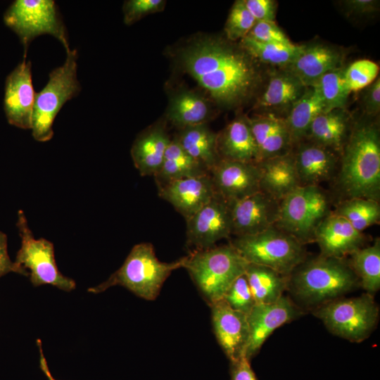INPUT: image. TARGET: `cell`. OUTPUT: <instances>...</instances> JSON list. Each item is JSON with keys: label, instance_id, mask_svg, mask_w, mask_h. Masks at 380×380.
<instances>
[{"label": "cell", "instance_id": "cell-1", "mask_svg": "<svg viewBox=\"0 0 380 380\" xmlns=\"http://www.w3.org/2000/svg\"><path fill=\"white\" fill-rule=\"evenodd\" d=\"M180 59L184 70L225 107L246 101L261 81L255 60L241 47L222 40H198L182 51Z\"/></svg>", "mask_w": 380, "mask_h": 380}, {"label": "cell", "instance_id": "cell-2", "mask_svg": "<svg viewBox=\"0 0 380 380\" xmlns=\"http://www.w3.org/2000/svg\"><path fill=\"white\" fill-rule=\"evenodd\" d=\"M337 185L346 198L375 201L380 196V132L376 122L351 126L341 154Z\"/></svg>", "mask_w": 380, "mask_h": 380}, {"label": "cell", "instance_id": "cell-3", "mask_svg": "<svg viewBox=\"0 0 380 380\" xmlns=\"http://www.w3.org/2000/svg\"><path fill=\"white\" fill-rule=\"evenodd\" d=\"M358 278L345 258L322 255L303 261L290 274L289 287L300 301L319 305L355 289Z\"/></svg>", "mask_w": 380, "mask_h": 380}, {"label": "cell", "instance_id": "cell-4", "mask_svg": "<svg viewBox=\"0 0 380 380\" xmlns=\"http://www.w3.org/2000/svg\"><path fill=\"white\" fill-rule=\"evenodd\" d=\"M186 256L172 262L160 261L150 243L133 246L122 265L105 281L88 289L101 293L113 286H121L147 300H155L172 271L184 267Z\"/></svg>", "mask_w": 380, "mask_h": 380}, {"label": "cell", "instance_id": "cell-5", "mask_svg": "<svg viewBox=\"0 0 380 380\" xmlns=\"http://www.w3.org/2000/svg\"><path fill=\"white\" fill-rule=\"evenodd\" d=\"M248 262L231 245L194 251L186 256L185 268L208 305L222 300L232 283L246 271Z\"/></svg>", "mask_w": 380, "mask_h": 380}, {"label": "cell", "instance_id": "cell-6", "mask_svg": "<svg viewBox=\"0 0 380 380\" xmlns=\"http://www.w3.org/2000/svg\"><path fill=\"white\" fill-rule=\"evenodd\" d=\"M78 53L77 49L66 53L64 63L53 69L44 88L35 94L32 134L40 142L49 141L53 135V123L63 106L81 91L77 77Z\"/></svg>", "mask_w": 380, "mask_h": 380}, {"label": "cell", "instance_id": "cell-7", "mask_svg": "<svg viewBox=\"0 0 380 380\" xmlns=\"http://www.w3.org/2000/svg\"><path fill=\"white\" fill-rule=\"evenodd\" d=\"M230 244L248 263L265 266L286 276L306 258L303 244L275 225L255 234L236 236Z\"/></svg>", "mask_w": 380, "mask_h": 380}, {"label": "cell", "instance_id": "cell-8", "mask_svg": "<svg viewBox=\"0 0 380 380\" xmlns=\"http://www.w3.org/2000/svg\"><path fill=\"white\" fill-rule=\"evenodd\" d=\"M330 199L319 186H299L279 202L278 228L300 243L315 241V233L330 213Z\"/></svg>", "mask_w": 380, "mask_h": 380}, {"label": "cell", "instance_id": "cell-9", "mask_svg": "<svg viewBox=\"0 0 380 380\" xmlns=\"http://www.w3.org/2000/svg\"><path fill=\"white\" fill-rule=\"evenodd\" d=\"M313 314L334 335L360 343L375 329L379 310L372 295L367 293L331 300L319 305Z\"/></svg>", "mask_w": 380, "mask_h": 380}, {"label": "cell", "instance_id": "cell-10", "mask_svg": "<svg viewBox=\"0 0 380 380\" xmlns=\"http://www.w3.org/2000/svg\"><path fill=\"white\" fill-rule=\"evenodd\" d=\"M4 20L18 36L25 56L30 44L42 34L56 38L66 53L70 50L67 30L53 0H15L5 12Z\"/></svg>", "mask_w": 380, "mask_h": 380}, {"label": "cell", "instance_id": "cell-11", "mask_svg": "<svg viewBox=\"0 0 380 380\" xmlns=\"http://www.w3.org/2000/svg\"><path fill=\"white\" fill-rule=\"evenodd\" d=\"M17 227L21 238V246L15 263L30 271V281L34 286L51 284L69 292L76 288L75 281L63 275L58 269L53 244L44 239H35L22 210L18 213Z\"/></svg>", "mask_w": 380, "mask_h": 380}, {"label": "cell", "instance_id": "cell-12", "mask_svg": "<svg viewBox=\"0 0 380 380\" xmlns=\"http://www.w3.org/2000/svg\"><path fill=\"white\" fill-rule=\"evenodd\" d=\"M186 221V243L194 251L215 246L232 234L228 203L217 194Z\"/></svg>", "mask_w": 380, "mask_h": 380}, {"label": "cell", "instance_id": "cell-13", "mask_svg": "<svg viewBox=\"0 0 380 380\" xmlns=\"http://www.w3.org/2000/svg\"><path fill=\"white\" fill-rule=\"evenodd\" d=\"M279 202L259 191L228 203L232 234L236 236L252 235L274 226L279 217Z\"/></svg>", "mask_w": 380, "mask_h": 380}, {"label": "cell", "instance_id": "cell-14", "mask_svg": "<svg viewBox=\"0 0 380 380\" xmlns=\"http://www.w3.org/2000/svg\"><path fill=\"white\" fill-rule=\"evenodd\" d=\"M301 313L296 305L284 296L272 303L255 304L247 315L249 340L245 357L251 361L276 329L297 318Z\"/></svg>", "mask_w": 380, "mask_h": 380}, {"label": "cell", "instance_id": "cell-15", "mask_svg": "<svg viewBox=\"0 0 380 380\" xmlns=\"http://www.w3.org/2000/svg\"><path fill=\"white\" fill-rule=\"evenodd\" d=\"M35 94L32 63L24 58L6 80L4 107L10 124L22 129H31Z\"/></svg>", "mask_w": 380, "mask_h": 380}, {"label": "cell", "instance_id": "cell-16", "mask_svg": "<svg viewBox=\"0 0 380 380\" xmlns=\"http://www.w3.org/2000/svg\"><path fill=\"white\" fill-rule=\"evenodd\" d=\"M210 175L216 194L227 203L260 191L258 163L221 159Z\"/></svg>", "mask_w": 380, "mask_h": 380}, {"label": "cell", "instance_id": "cell-17", "mask_svg": "<svg viewBox=\"0 0 380 380\" xmlns=\"http://www.w3.org/2000/svg\"><path fill=\"white\" fill-rule=\"evenodd\" d=\"M216 338L230 362L245 357L249 340L247 315L233 310L224 300L209 305Z\"/></svg>", "mask_w": 380, "mask_h": 380}, {"label": "cell", "instance_id": "cell-18", "mask_svg": "<svg viewBox=\"0 0 380 380\" xmlns=\"http://www.w3.org/2000/svg\"><path fill=\"white\" fill-rule=\"evenodd\" d=\"M158 189L160 197L170 203L186 220L216 194L210 174L177 179Z\"/></svg>", "mask_w": 380, "mask_h": 380}, {"label": "cell", "instance_id": "cell-19", "mask_svg": "<svg viewBox=\"0 0 380 380\" xmlns=\"http://www.w3.org/2000/svg\"><path fill=\"white\" fill-rule=\"evenodd\" d=\"M365 241L362 232L334 212L322 220L315 233L320 255L328 257L345 258L362 248Z\"/></svg>", "mask_w": 380, "mask_h": 380}, {"label": "cell", "instance_id": "cell-20", "mask_svg": "<svg viewBox=\"0 0 380 380\" xmlns=\"http://www.w3.org/2000/svg\"><path fill=\"white\" fill-rule=\"evenodd\" d=\"M344 53L323 43L305 44L302 52L286 68L306 87L313 86L324 75L343 67Z\"/></svg>", "mask_w": 380, "mask_h": 380}, {"label": "cell", "instance_id": "cell-21", "mask_svg": "<svg viewBox=\"0 0 380 380\" xmlns=\"http://www.w3.org/2000/svg\"><path fill=\"white\" fill-rule=\"evenodd\" d=\"M293 153L296 172L301 186H319L336 173L338 155L312 141L299 142Z\"/></svg>", "mask_w": 380, "mask_h": 380}, {"label": "cell", "instance_id": "cell-22", "mask_svg": "<svg viewBox=\"0 0 380 380\" xmlns=\"http://www.w3.org/2000/svg\"><path fill=\"white\" fill-rule=\"evenodd\" d=\"M248 120L260 162L292 152L294 144L284 118L265 113Z\"/></svg>", "mask_w": 380, "mask_h": 380}, {"label": "cell", "instance_id": "cell-23", "mask_svg": "<svg viewBox=\"0 0 380 380\" xmlns=\"http://www.w3.org/2000/svg\"><path fill=\"white\" fill-rule=\"evenodd\" d=\"M217 151L223 160L260 163L258 150L248 118H235L217 134Z\"/></svg>", "mask_w": 380, "mask_h": 380}, {"label": "cell", "instance_id": "cell-24", "mask_svg": "<svg viewBox=\"0 0 380 380\" xmlns=\"http://www.w3.org/2000/svg\"><path fill=\"white\" fill-rule=\"evenodd\" d=\"M258 165L260 170V191L279 201L300 186L293 152Z\"/></svg>", "mask_w": 380, "mask_h": 380}, {"label": "cell", "instance_id": "cell-25", "mask_svg": "<svg viewBox=\"0 0 380 380\" xmlns=\"http://www.w3.org/2000/svg\"><path fill=\"white\" fill-rule=\"evenodd\" d=\"M170 141L162 126L148 129L135 139L131 156L141 176L154 177L158 173Z\"/></svg>", "mask_w": 380, "mask_h": 380}, {"label": "cell", "instance_id": "cell-26", "mask_svg": "<svg viewBox=\"0 0 380 380\" xmlns=\"http://www.w3.org/2000/svg\"><path fill=\"white\" fill-rule=\"evenodd\" d=\"M350 127V116L345 109L322 112L313 120L306 138L341 156Z\"/></svg>", "mask_w": 380, "mask_h": 380}, {"label": "cell", "instance_id": "cell-27", "mask_svg": "<svg viewBox=\"0 0 380 380\" xmlns=\"http://www.w3.org/2000/svg\"><path fill=\"white\" fill-rule=\"evenodd\" d=\"M306 87L286 69L271 74L265 89L258 99L257 108L270 109L287 113L293 104L303 94Z\"/></svg>", "mask_w": 380, "mask_h": 380}, {"label": "cell", "instance_id": "cell-28", "mask_svg": "<svg viewBox=\"0 0 380 380\" xmlns=\"http://www.w3.org/2000/svg\"><path fill=\"white\" fill-rule=\"evenodd\" d=\"M177 139L184 150L209 173L221 160L217 151V134L206 124L182 129Z\"/></svg>", "mask_w": 380, "mask_h": 380}, {"label": "cell", "instance_id": "cell-29", "mask_svg": "<svg viewBox=\"0 0 380 380\" xmlns=\"http://www.w3.org/2000/svg\"><path fill=\"white\" fill-rule=\"evenodd\" d=\"M322 112L324 106L317 89L315 86L308 87L284 118L293 144L307 137L313 120Z\"/></svg>", "mask_w": 380, "mask_h": 380}, {"label": "cell", "instance_id": "cell-30", "mask_svg": "<svg viewBox=\"0 0 380 380\" xmlns=\"http://www.w3.org/2000/svg\"><path fill=\"white\" fill-rule=\"evenodd\" d=\"M210 174L182 147L177 138L171 139L163 163L154 176L158 188L169 182Z\"/></svg>", "mask_w": 380, "mask_h": 380}, {"label": "cell", "instance_id": "cell-31", "mask_svg": "<svg viewBox=\"0 0 380 380\" xmlns=\"http://www.w3.org/2000/svg\"><path fill=\"white\" fill-rule=\"evenodd\" d=\"M245 274L255 304L274 303L289 288V276L265 266L248 263Z\"/></svg>", "mask_w": 380, "mask_h": 380}, {"label": "cell", "instance_id": "cell-32", "mask_svg": "<svg viewBox=\"0 0 380 380\" xmlns=\"http://www.w3.org/2000/svg\"><path fill=\"white\" fill-rule=\"evenodd\" d=\"M210 116L208 102L191 91H184L174 96L167 111L169 120L181 129L206 124Z\"/></svg>", "mask_w": 380, "mask_h": 380}, {"label": "cell", "instance_id": "cell-33", "mask_svg": "<svg viewBox=\"0 0 380 380\" xmlns=\"http://www.w3.org/2000/svg\"><path fill=\"white\" fill-rule=\"evenodd\" d=\"M305 44H268L248 36L241 39V47L254 60L283 69L302 52Z\"/></svg>", "mask_w": 380, "mask_h": 380}, {"label": "cell", "instance_id": "cell-34", "mask_svg": "<svg viewBox=\"0 0 380 380\" xmlns=\"http://www.w3.org/2000/svg\"><path fill=\"white\" fill-rule=\"evenodd\" d=\"M359 280L360 285L372 294L380 289V241L377 238L372 245L362 247L350 255L348 260Z\"/></svg>", "mask_w": 380, "mask_h": 380}, {"label": "cell", "instance_id": "cell-35", "mask_svg": "<svg viewBox=\"0 0 380 380\" xmlns=\"http://www.w3.org/2000/svg\"><path fill=\"white\" fill-rule=\"evenodd\" d=\"M334 213L344 217L357 231L362 232L380 220L378 201L364 198H350L341 201Z\"/></svg>", "mask_w": 380, "mask_h": 380}, {"label": "cell", "instance_id": "cell-36", "mask_svg": "<svg viewBox=\"0 0 380 380\" xmlns=\"http://www.w3.org/2000/svg\"><path fill=\"white\" fill-rule=\"evenodd\" d=\"M345 68L342 67L324 75L315 86L324 106V112L335 109H344L350 91L344 77Z\"/></svg>", "mask_w": 380, "mask_h": 380}, {"label": "cell", "instance_id": "cell-37", "mask_svg": "<svg viewBox=\"0 0 380 380\" xmlns=\"http://www.w3.org/2000/svg\"><path fill=\"white\" fill-rule=\"evenodd\" d=\"M255 20L246 7L243 0L236 1L229 13L224 26L227 39L234 42L248 35Z\"/></svg>", "mask_w": 380, "mask_h": 380}, {"label": "cell", "instance_id": "cell-38", "mask_svg": "<svg viewBox=\"0 0 380 380\" xmlns=\"http://www.w3.org/2000/svg\"><path fill=\"white\" fill-rule=\"evenodd\" d=\"M379 67L369 59H360L345 68L344 77L350 91L362 90L372 84L376 78Z\"/></svg>", "mask_w": 380, "mask_h": 380}, {"label": "cell", "instance_id": "cell-39", "mask_svg": "<svg viewBox=\"0 0 380 380\" xmlns=\"http://www.w3.org/2000/svg\"><path fill=\"white\" fill-rule=\"evenodd\" d=\"M222 300L233 310L248 315L255 305L245 273L231 285Z\"/></svg>", "mask_w": 380, "mask_h": 380}, {"label": "cell", "instance_id": "cell-40", "mask_svg": "<svg viewBox=\"0 0 380 380\" xmlns=\"http://www.w3.org/2000/svg\"><path fill=\"white\" fill-rule=\"evenodd\" d=\"M165 4L163 0H129L123 5L124 22L130 25L145 15L161 11Z\"/></svg>", "mask_w": 380, "mask_h": 380}, {"label": "cell", "instance_id": "cell-41", "mask_svg": "<svg viewBox=\"0 0 380 380\" xmlns=\"http://www.w3.org/2000/svg\"><path fill=\"white\" fill-rule=\"evenodd\" d=\"M263 43L289 44L293 42L289 39L276 22L257 21L247 35Z\"/></svg>", "mask_w": 380, "mask_h": 380}, {"label": "cell", "instance_id": "cell-42", "mask_svg": "<svg viewBox=\"0 0 380 380\" xmlns=\"http://www.w3.org/2000/svg\"><path fill=\"white\" fill-rule=\"evenodd\" d=\"M255 21L275 22L277 2L274 0H243Z\"/></svg>", "mask_w": 380, "mask_h": 380}, {"label": "cell", "instance_id": "cell-43", "mask_svg": "<svg viewBox=\"0 0 380 380\" xmlns=\"http://www.w3.org/2000/svg\"><path fill=\"white\" fill-rule=\"evenodd\" d=\"M362 106L366 115L376 116L380 111V78L378 77L372 84L365 88L362 97Z\"/></svg>", "mask_w": 380, "mask_h": 380}, {"label": "cell", "instance_id": "cell-44", "mask_svg": "<svg viewBox=\"0 0 380 380\" xmlns=\"http://www.w3.org/2000/svg\"><path fill=\"white\" fill-rule=\"evenodd\" d=\"M342 4L348 15H365L379 9V1L376 0H346L342 1Z\"/></svg>", "mask_w": 380, "mask_h": 380}, {"label": "cell", "instance_id": "cell-45", "mask_svg": "<svg viewBox=\"0 0 380 380\" xmlns=\"http://www.w3.org/2000/svg\"><path fill=\"white\" fill-rule=\"evenodd\" d=\"M9 272H15L24 276L30 274L27 270L11 261L7 251L6 235L0 231V277Z\"/></svg>", "mask_w": 380, "mask_h": 380}, {"label": "cell", "instance_id": "cell-46", "mask_svg": "<svg viewBox=\"0 0 380 380\" xmlns=\"http://www.w3.org/2000/svg\"><path fill=\"white\" fill-rule=\"evenodd\" d=\"M230 377L231 380H258L246 357L230 362Z\"/></svg>", "mask_w": 380, "mask_h": 380}, {"label": "cell", "instance_id": "cell-47", "mask_svg": "<svg viewBox=\"0 0 380 380\" xmlns=\"http://www.w3.org/2000/svg\"><path fill=\"white\" fill-rule=\"evenodd\" d=\"M37 346L39 348V353H40L39 354V355H40L39 367H40L41 369L45 374V375L46 376V377L48 378L49 380H56L52 376V375H51V372L49 371V369L48 367L46 358H45V357L44 355V353H43L42 343L40 341V339L37 340Z\"/></svg>", "mask_w": 380, "mask_h": 380}]
</instances>
